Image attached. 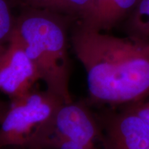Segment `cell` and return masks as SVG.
I'll use <instances>...</instances> for the list:
<instances>
[{
    "instance_id": "9c48e42d",
    "label": "cell",
    "mask_w": 149,
    "mask_h": 149,
    "mask_svg": "<svg viewBox=\"0 0 149 149\" xmlns=\"http://www.w3.org/2000/svg\"><path fill=\"white\" fill-rule=\"evenodd\" d=\"M129 35L149 38V0H139L128 17Z\"/></svg>"
},
{
    "instance_id": "6da1fadb",
    "label": "cell",
    "mask_w": 149,
    "mask_h": 149,
    "mask_svg": "<svg viewBox=\"0 0 149 149\" xmlns=\"http://www.w3.org/2000/svg\"><path fill=\"white\" fill-rule=\"evenodd\" d=\"M71 44L86 73L91 103L128 105L149 95V38L113 36L79 23Z\"/></svg>"
},
{
    "instance_id": "5b68a950",
    "label": "cell",
    "mask_w": 149,
    "mask_h": 149,
    "mask_svg": "<svg viewBox=\"0 0 149 149\" xmlns=\"http://www.w3.org/2000/svg\"><path fill=\"white\" fill-rule=\"evenodd\" d=\"M39 80L36 67L13 31L8 46L0 55V91L15 100L32 91Z\"/></svg>"
},
{
    "instance_id": "9a60e30c",
    "label": "cell",
    "mask_w": 149,
    "mask_h": 149,
    "mask_svg": "<svg viewBox=\"0 0 149 149\" xmlns=\"http://www.w3.org/2000/svg\"><path fill=\"white\" fill-rule=\"evenodd\" d=\"M0 149H6V148H0Z\"/></svg>"
},
{
    "instance_id": "8992f818",
    "label": "cell",
    "mask_w": 149,
    "mask_h": 149,
    "mask_svg": "<svg viewBox=\"0 0 149 149\" xmlns=\"http://www.w3.org/2000/svg\"><path fill=\"white\" fill-rule=\"evenodd\" d=\"M97 115L113 149H149V128L128 106Z\"/></svg>"
},
{
    "instance_id": "7a4b0ae2",
    "label": "cell",
    "mask_w": 149,
    "mask_h": 149,
    "mask_svg": "<svg viewBox=\"0 0 149 149\" xmlns=\"http://www.w3.org/2000/svg\"><path fill=\"white\" fill-rule=\"evenodd\" d=\"M44 82L46 90L73 102L70 92V61L65 22L56 13L35 9L15 22L13 30Z\"/></svg>"
},
{
    "instance_id": "30bf717a",
    "label": "cell",
    "mask_w": 149,
    "mask_h": 149,
    "mask_svg": "<svg viewBox=\"0 0 149 149\" xmlns=\"http://www.w3.org/2000/svg\"><path fill=\"white\" fill-rule=\"evenodd\" d=\"M15 26L8 0H0V43L8 40Z\"/></svg>"
},
{
    "instance_id": "4fadbf2b",
    "label": "cell",
    "mask_w": 149,
    "mask_h": 149,
    "mask_svg": "<svg viewBox=\"0 0 149 149\" xmlns=\"http://www.w3.org/2000/svg\"><path fill=\"white\" fill-rule=\"evenodd\" d=\"M5 48H6L5 46H3L2 44H1V43H0V55H1V54L2 53L3 51H4Z\"/></svg>"
},
{
    "instance_id": "ba28073f",
    "label": "cell",
    "mask_w": 149,
    "mask_h": 149,
    "mask_svg": "<svg viewBox=\"0 0 149 149\" xmlns=\"http://www.w3.org/2000/svg\"><path fill=\"white\" fill-rule=\"evenodd\" d=\"M93 0H26L35 9L54 13H64L78 17L81 22L88 19L93 8Z\"/></svg>"
},
{
    "instance_id": "8fae6325",
    "label": "cell",
    "mask_w": 149,
    "mask_h": 149,
    "mask_svg": "<svg viewBox=\"0 0 149 149\" xmlns=\"http://www.w3.org/2000/svg\"><path fill=\"white\" fill-rule=\"evenodd\" d=\"M128 107L145 123L149 128V100L148 102H139L128 104Z\"/></svg>"
},
{
    "instance_id": "277c9868",
    "label": "cell",
    "mask_w": 149,
    "mask_h": 149,
    "mask_svg": "<svg viewBox=\"0 0 149 149\" xmlns=\"http://www.w3.org/2000/svg\"><path fill=\"white\" fill-rule=\"evenodd\" d=\"M39 133L59 136L83 149H113L97 115L83 102L63 104L35 135Z\"/></svg>"
},
{
    "instance_id": "52a82bcc",
    "label": "cell",
    "mask_w": 149,
    "mask_h": 149,
    "mask_svg": "<svg viewBox=\"0 0 149 149\" xmlns=\"http://www.w3.org/2000/svg\"><path fill=\"white\" fill-rule=\"evenodd\" d=\"M139 0H93L88 19L80 22L98 31H109L129 17Z\"/></svg>"
},
{
    "instance_id": "7c38bea8",
    "label": "cell",
    "mask_w": 149,
    "mask_h": 149,
    "mask_svg": "<svg viewBox=\"0 0 149 149\" xmlns=\"http://www.w3.org/2000/svg\"><path fill=\"white\" fill-rule=\"evenodd\" d=\"M9 106H10V104L6 103V102L0 100V123L2 121L3 117L8 111Z\"/></svg>"
},
{
    "instance_id": "5bb4252c",
    "label": "cell",
    "mask_w": 149,
    "mask_h": 149,
    "mask_svg": "<svg viewBox=\"0 0 149 149\" xmlns=\"http://www.w3.org/2000/svg\"><path fill=\"white\" fill-rule=\"evenodd\" d=\"M28 149H40V148H28Z\"/></svg>"
},
{
    "instance_id": "3957f363",
    "label": "cell",
    "mask_w": 149,
    "mask_h": 149,
    "mask_svg": "<svg viewBox=\"0 0 149 149\" xmlns=\"http://www.w3.org/2000/svg\"><path fill=\"white\" fill-rule=\"evenodd\" d=\"M64 100L49 91L33 88L11 100L0 123V148L26 149L30 139L53 117Z\"/></svg>"
}]
</instances>
